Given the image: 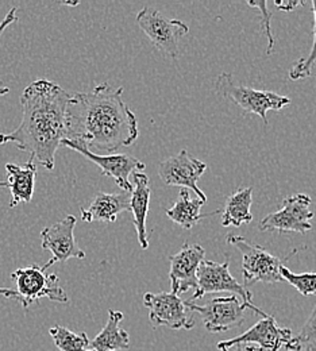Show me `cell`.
Wrapping results in <instances>:
<instances>
[{
    "label": "cell",
    "instance_id": "2",
    "mask_svg": "<svg viewBox=\"0 0 316 351\" xmlns=\"http://www.w3.org/2000/svg\"><path fill=\"white\" fill-rule=\"evenodd\" d=\"M71 97L58 84L37 80L21 95L22 121L7 134H0V145L14 143L30 154L47 171L54 169L56 153L66 135V104Z\"/></svg>",
    "mask_w": 316,
    "mask_h": 351
},
{
    "label": "cell",
    "instance_id": "25",
    "mask_svg": "<svg viewBox=\"0 0 316 351\" xmlns=\"http://www.w3.org/2000/svg\"><path fill=\"white\" fill-rule=\"evenodd\" d=\"M280 274L282 280L288 281L296 291L303 296H313L316 295V273H302L296 274L292 273L287 266L281 265Z\"/></svg>",
    "mask_w": 316,
    "mask_h": 351
},
{
    "label": "cell",
    "instance_id": "17",
    "mask_svg": "<svg viewBox=\"0 0 316 351\" xmlns=\"http://www.w3.org/2000/svg\"><path fill=\"white\" fill-rule=\"evenodd\" d=\"M5 171L7 180L4 181V186L11 191L10 208H15L21 203H30L33 200L37 178L36 162L29 160L25 167L7 164Z\"/></svg>",
    "mask_w": 316,
    "mask_h": 351
},
{
    "label": "cell",
    "instance_id": "10",
    "mask_svg": "<svg viewBox=\"0 0 316 351\" xmlns=\"http://www.w3.org/2000/svg\"><path fill=\"white\" fill-rule=\"evenodd\" d=\"M143 304L149 309V319L154 327L165 326L172 330H191L195 326L185 302L172 292H147L143 295Z\"/></svg>",
    "mask_w": 316,
    "mask_h": 351
},
{
    "label": "cell",
    "instance_id": "32",
    "mask_svg": "<svg viewBox=\"0 0 316 351\" xmlns=\"http://www.w3.org/2000/svg\"><path fill=\"white\" fill-rule=\"evenodd\" d=\"M0 186H1V188L4 186V181H0Z\"/></svg>",
    "mask_w": 316,
    "mask_h": 351
},
{
    "label": "cell",
    "instance_id": "9",
    "mask_svg": "<svg viewBox=\"0 0 316 351\" xmlns=\"http://www.w3.org/2000/svg\"><path fill=\"white\" fill-rule=\"evenodd\" d=\"M185 306L191 312L199 313L206 330L211 334L226 332L242 326L245 322V311L247 309L235 295L215 298L206 306H196L191 302H185Z\"/></svg>",
    "mask_w": 316,
    "mask_h": 351
},
{
    "label": "cell",
    "instance_id": "27",
    "mask_svg": "<svg viewBox=\"0 0 316 351\" xmlns=\"http://www.w3.org/2000/svg\"><path fill=\"white\" fill-rule=\"evenodd\" d=\"M18 21V15H16V8L15 7H12L8 12H7V15L4 16V19L0 22V37L3 36V33H4V30L10 26V25H12V23H15Z\"/></svg>",
    "mask_w": 316,
    "mask_h": 351
},
{
    "label": "cell",
    "instance_id": "30",
    "mask_svg": "<svg viewBox=\"0 0 316 351\" xmlns=\"http://www.w3.org/2000/svg\"><path fill=\"white\" fill-rule=\"evenodd\" d=\"M0 296L8 298V299H16V300H19L18 292L14 291V289H10V288H0Z\"/></svg>",
    "mask_w": 316,
    "mask_h": 351
},
{
    "label": "cell",
    "instance_id": "11",
    "mask_svg": "<svg viewBox=\"0 0 316 351\" xmlns=\"http://www.w3.org/2000/svg\"><path fill=\"white\" fill-rule=\"evenodd\" d=\"M77 219L73 215H68L64 219L49 226L41 231L42 249L51 253V260L42 266L46 270L57 263H66L71 258L84 260L86 253L79 247L75 239V227Z\"/></svg>",
    "mask_w": 316,
    "mask_h": 351
},
{
    "label": "cell",
    "instance_id": "19",
    "mask_svg": "<svg viewBox=\"0 0 316 351\" xmlns=\"http://www.w3.org/2000/svg\"><path fill=\"white\" fill-rule=\"evenodd\" d=\"M122 320H123V313L121 311L110 309L106 326L90 342V348H92V350H129L130 337H129V332L121 327Z\"/></svg>",
    "mask_w": 316,
    "mask_h": 351
},
{
    "label": "cell",
    "instance_id": "12",
    "mask_svg": "<svg viewBox=\"0 0 316 351\" xmlns=\"http://www.w3.org/2000/svg\"><path fill=\"white\" fill-rule=\"evenodd\" d=\"M206 171L207 165L186 150H181L179 154L167 158L158 167V175L164 184L192 189L203 203L207 202V196L199 188L197 181Z\"/></svg>",
    "mask_w": 316,
    "mask_h": 351
},
{
    "label": "cell",
    "instance_id": "7",
    "mask_svg": "<svg viewBox=\"0 0 316 351\" xmlns=\"http://www.w3.org/2000/svg\"><path fill=\"white\" fill-rule=\"evenodd\" d=\"M136 23L157 50L172 58L179 57V43L189 32L186 23L169 19L151 7H145L138 12Z\"/></svg>",
    "mask_w": 316,
    "mask_h": 351
},
{
    "label": "cell",
    "instance_id": "14",
    "mask_svg": "<svg viewBox=\"0 0 316 351\" xmlns=\"http://www.w3.org/2000/svg\"><path fill=\"white\" fill-rule=\"evenodd\" d=\"M292 337L293 335L289 328L280 327L276 319L269 315L268 317H263L258 323H256L243 334L232 339L219 342L218 349H230L241 343H257L258 348L263 350L278 351L282 346L285 348Z\"/></svg>",
    "mask_w": 316,
    "mask_h": 351
},
{
    "label": "cell",
    "instance_id": "26",
    "mask_svg": "<svg viewBox=\"0 0 316 351\" xmlns=\"http://www.w3.org/2000/svg\"><path fill=\"white\" fill-rule=\"evenodd\" d=\"M247 4L253 8H257L260 11V19H261V27H263V32L264 34L267 36L268 38V49H267V54H271V49L274 46V38H273V34H271V11L268 10V3L265 0H261V1H247Z\"/></svg>",
    "mask_w": 316,
    "mask_h": 351
},
{
    "label": "cell",
    "instance_id": "4",
    "mask_svg": "<svg viewBox=\"0 0 316 351\" xmlns=\"http://www.w3.org/2000/svg\"><path fill=\"white\" fill-rule=\"evenodd\" d=\"M11 278L15 281L19 302L25 309L42 298L62 304L69 302L66 292L60 285V278L56 274H46L36 263L14 270Z\"/></svg>",
    "mask_w": 316,
    "mask_h": 351
},
{
    "label": "cell",
    "instance_id": "23",
    "mask_svg": "<svg viewBox=\"0 0 316 351\" xmlns=\"http://www.w3.org/2000/svg\"><path fill=\"white\" fill-rule=\"evenodd\" d=\"M288 351H316V306L302 331L285 345Z\"/></svg>",
    "mask_w": 316,
    "mask_h": 351
},
{
    "label": "cell",
    "instance_id": "3",
    "mask_svg": "<svg viewBox=\"0 0 316 351\" xmlns=\"http://www.w3.org/2000/svg\"><path fill=\"white\" fill-rule=\"evenodd\" d=\"M215 89L218 95L231 100L246 114L258 115L265 125H268V111H281L291 104L288 96L236 84L230 73H221L217 77Z\"/></svg>",
    "mask_w": 316,
    "mask_h": 351
},
{
    "label": "cell",
    "instance_id": "28",
    "mask_svg": "<svg viewBox=\"0 0 316 351\" xmlns=\"http://www.w3.org/2000/svg\"><path fill=\"white\" fill-rule=\"evenodd\" d=\"M276 7L280 10V11H293L297 5H304L306 3L304 1H292V0H285V1H276L274 3Z\"/></svg>",
    "mask_w": 316,
    "mask_h": 351
},
{
    "label": "cell",
    "instance_id": "20",
    "mask_svg": "<svg viewBox=\"0 0 316 351\" xmlns=\"http://www.w3.org/2000/svg\"><path fill=\"white\" fill-rule=\"evenodd\" d=\"M253 203V188L247 186L232 192L226 199L225 207L221 211L223 227H241L242 224H249L253 220L250 211Z\"/></svg>",
    "mask_w": 316,
    "mask_h": 351
},
{
    "label": "cell",
    "instance_id": "24",
    "mask_svg": "<svg viewBox=\"0 0 316 351\" xmlns=\"http://www.w3.org/2000/svg\"><path fill=\"white\" fill-rule=\"evenodd\" d=\"M311 4H313V12H314V27H313L314 41H313V47L310 53L306 57L293 62L289 71V77L291 80H295V82L310 77L313 75V68L316 62V0H314Z\"/></svg>",
    "mask_w": 316,
    "mask_h": 351
},
{
    "label": "cell",
    "instance_id": "5",
    "mask_svg": "<svg viewBox=\"0 0 316 351\" xmlns=\"http://www.w3.org/2000/svg\"><path fill=\"white\" fill-rule=\"evenodd\" d=\"M197 289L195 291L193 296L191 298V303L195 300L202 299L204 295L208 293H218V292H231L241 296L242 303L252 309L256 315L261 317H268L269 315L261 311L260 308L253 304L252 292H249L243 285H241L230 273V261L226 260L223 263H214L210 260H204L200 263L197 273Z\"/></svg>",
    "mask_w": 316,
    "mask_h": 351
},
{
    "label": "cell",
    "instance_id": "13",
    "mask_svg": "<svg viewBox=\"0 0 316 351\" xmlns=\"http://www.w3.org/2000/svg\"><path fill=\"white\" fill-rule=\"evenodd\" d=\"M204 257L206 250L197 243H184L179 253L169 257L172 293L180 296L191 289H197L196 273Z\"/></svg>",
    "mask_w": 316,
    "mask_h": 351
},
{
    "label": "cell",
    "instance_id": "1",
    "mask_svg": "<svg viewBox=\"0 0 316 351\" xmlns=\"http://www.w3.org/2000/svg\"><path fill=\"white\" fill-rule=\"evenodd\" d=\"M123 87L101 83L90 92L71 93L66 104V135L61 146L90 152H117L138 138L136 114L123 101Z\"/></svg>",
    "mask_w": 316,
    "mask_h": 351
},
{
    "label": "cell",
    "instance_id": "16",
    "mask_svg": "<svg viewBox=\"0 0 316 351\" xmlns=\"http://www.w3.org/2000/svg\"><path fill=\"white\" fill-rule=\"evenodd\" d=\"M123 211H130V193H104L99 192L90 202L88 208H82V220L114 223Z\"/></svg>",
    "mask_w": 316,
    "mask_h": 351
},
{
    "label": "cell",
    "instance_id": "15",
    "mask_svg": "<svg viewBox=\"0 0 316 351\" xmlns=\"http://www.w3.org/2000/svg\"><path fill=\"white\" fill-rule=\"evenodd\" d=\"M72 150L80 153L90 162L97 165L101 171V175L114 178L117 185L127 193H132L133 184L130 182V175L136 172H143L146 165L136 157L129 154H107L101 156L90 152L86 147H71Z\"/></svg>",
    "mask_w": 316,
    "mask_h": 351
},
{
    "label": "cell",
    "instance_id": "29",
    "mask_svg": "<svg viewBox=\"0 0 316 351\" xmlns=\"http://www.w3.org/2000/svg\"><path fill=\"white\" fill-rule=\"evenodd\" d=\"M221 351H264L257 346H250L247 343H241V345H235L230 349H221Z\"/></svg>",
    "mask_w": 316,
    "mask_h": 351
},
{
    "label": "cell",
    "instance_id": "21",
    "mask_svg": "<svg viewBox=\"0 0 316 351\" xmlns=\"http://www.w3.org/2000/svg\"><path fill=\"white\" fill-rule=\"evenodd\" d=\"M203 206H204V203L200 199H197V197L192 199L186 189H181L179 200L173 204L172 208L167 210V215L169 219L181 226L182 228L191 230L200 220L221 214V211L202 214Z\"/></svg>",
    "mask_w": 316,
    "mask_h": 351
},
{
    "label": "cell",
    "instance_id": "22",
    "mask_svg": "<svg viewBox=\"0 0 316 351\" xmlns=\"http://www.w3.org/2000/svg\"><path fill=\"white\" fill-rule=\"evenodd\" d=\"M49 334L60 351H93L90 349V341L86 332L76 334L66 327L56 326L50 328Z\"/></svg>",
    "mask_w": 316,
    "mask_h": 351
},
{
    "label": "cell",
    "instance_id": "6",
    "mask_svg": "<svg viewBox=\"0 0 316 351\" xmlns=\"http://www.w3.org/2000/svg\"><path fill=\"white\" fill-rule=\"evenodd\" d=\"M227 243L232 245L242 256V271L245 287H252L256 282H281L280 274L281 260L269 254L258 245H250L243 237L228 234Z\"/></svg>",
    "mask_w": 316,
    "mask_h": 351
},
{
    "label": "cell",
    "instance_id": "18",
    "mask_svg": "<svg viewBox=\"0 0 316 351\" xmlns=\"http://www.w3.org/2000/svg\"><path fill=\"white\" fill-rule=\"evenodd\" d=\"M133 191L130 193V211L133 213V223L138 235V242L143 250L149 247L147 232H146V218L149 213L151 189L149 185V177L136 172L133 173Z\"/></svg>",
    "mask_w": 316,
    "mask_h": 351
},
{
    "label": "cell",
    "instance_id": "8",
    "mask_svg": "<svg viewBox=\"0 0 316 351\" xmlns=\"http://www.w3.org/2000/svg\"><path fill=\"white\" fill-rule=\"evenodd\" d=\"M313 200L306 193L291 195L284 199L282 207L260 220L258 227L261 231H278L284 232H300L306 234L313 228L311 219L314 213L311 211Z\"/></svg>",
    "mask_w": 316,
    "mask_h": 351
},
{
    "label": "cell",
    "instance_id": "31",
    "mask_svg": "<svg viewBox=\"0 0 316 351\" xmlns=\"http://www.w3.org/2000/svg\"><path fill=\"white\" fill-rule=\"evenodd\" d=\"M7 93H10V89L7 87L0 86V97H1V96H4V95H7Z\"/></svg>",
    "mask_w": 316,
    "mask_h": 351
}]
</instances>
